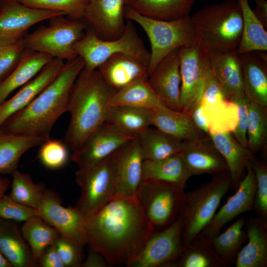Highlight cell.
<instances>
[{
    "label": "cell",
    "mask_w": 267,
    "mask_h": 267,
    "mask_svg": "<svg viewBox=\"0 0 267 267\" xmlns=\"http://www.w3.org/2000/svg\"><path fill=\"white\" fill-rule=\"evenodd\" d=\"M65 62L53 58L11 98L0 104V127L10 117L31 103L58 75Z\"/></svg>",
    "instance_id": "cell-21"
},
{
    "label": "cell",
    "mask_w": 267,
    "mask_h": 267,
    "mask_svg": "<svg viewBox=\"0 0 267 267\" xmlns=\"http://www.w3.org/2000/svg\"><path fill=\"white\" fill-rule=\"evenodd\" d=\"M192 176L180 155L178 154L158 160H144L142 180H159L186 187Z\"/></svg>",
    "instance_id": "cell-34"
},
{
    "label": "cell",
    "mask_w": 267,
    "mask_h": 267,
    "mask_svg": "<svg viewBox=\"0 0 267 267\" xmlns=\"http://www.w3.org/2000/svg\"><path fill=\"white\" fill-rule=\"evenodd\" d=\"M109 265L105 258L98 252L89 247L86 260L81 267H107Z\"/></svg>",
    "instance_id": "cell-52"
},
{
    "label": "cell",
    "mask_w": 267,
    "mask_h": 267,
    "mask_svg": "<svg viewBox=\"0 0 267 267\" xmlns=\"http://www.w3.org/2000/svg\"><path fill=\"white\" fill-rule=\"evenodd\" d=\"M190 115L195 125L204 133L209 134V123L202 113L200 104L194 109Z\"/></svg>",
    "instance_id": "cell-53"
},
{
    "label": "cell",
    "mask_w": 267,
    "mask_h": 267,
    "mask_svg": "<svg viewBox=\"0 0 267 267\" xmlns=\"http://www.w3.org/2000/svg\"><path fill=\"white\" fill-rule=\"evenodd\" d=\"M0 267H12L11 264L0 251Z\"/></svg>",
    "instance_id": "cell-56"
},
{
    "label": "cell",
    "mask_w": 267,
    "mask_h": 267,
    "mask_svg": "<svg viewBox=\"0 0 267 267\" xmlns=\"http://www.w3.org/2000/svg\"><path fill=\"white\" fill-rule=\"evenodd\" d=\"M28 6L60 11L72 20L83 19L89 0H17Z\"/></svg>",
    "instance_id": "cell-42"
},
{
    "label": "cell",
    "mask_w": 267,
    "mask_h": 267,
    "mask_svg": "<svg viewBox=\"0 0 267 267\" xmlns=\"http://www.w3.org/2000/svg\"><path fill=\"white\" fill-rule=\"evenodd\" d=\"M38 216L54 227L60 234L82 246L87 244L85 218L74 207H65L53 191L45 190Z\"/></svg>",
    "instance_id": "cell-14"
},
{
    "label": "cell",
    "mask_w": 267,
    "mask_h": 267,
    "mask_svg": "<svg viewBox=\"0 0 267 267\" xmlns=\"http://www.w3.org/2000/svg\"><path fill=\"white\" fill-rule=\"evenodd\" d=\"M6 0H1L2 3H3V2H4V1H6Z\"/></svg>",
    "instance_id": "cell-58"
},
{
    "label": "cell",
    "mask_w": 267,
    "mask_h": 267,
    "mask_svg": "<svg viewBox=\"0 0 267 267\" xmlns=\"http://www.w3.org/2000/svg\"><path fill=\"white\" fill-rule=\"evenodd\" d=\"M209 53L197 43L178 49L181 111L189 115L200 104L212 72Z\"/></svg>",
    "instance_id": "cell-11"
},
{
    "label": "cell",
    "mask_w": 267,
    "mask_h": 267,
    "mask_svg": "<svg viewBox=\"0 0 267 267\" xmlns=\"http://www.w3.org/2000/svg\"><path fill=\"white\" fill-rule=\"evenodd\" d=\"M64 267H80L83 263V246L60 235L54 243Z\"/></svg>",
    "instance_id": "cell-49"
},
{
    "label": "cell",
    "mask_w": 267,
    "mask_h": 267,
    "mask_svg": "<svg viewBox=\"0 0 267 267\" xmlns=\"http://www.w3.org/2000/svg\"><path fill=\"white\" fill-rule=\"evenodd\" d=\"M23 39L0 42V82L13 71L18 63L25 49Z\"/></svg>",
    "instance_id": "cell-46"
},
{
    "label": "cell",
    "mask_w": 267,
    "mask_h": 267,
    "mask_svg": "<svg viewBox=\"0 0 267 267\" xmlns=\"http://www.w3.org/2000/svg\"><path fill=\"white\" fill-rule=\"evenodd\" d=\"M0 251L12 267H38L21 229L0 217Z\"/></svg>",
    "instance_id": "cell-29"
},
{
    "label": "cell",
    "mask_w": 267,
    "mask_h": 267,
    "mask_svg": "<svg viewBox=\"0 0 267 267\" xmlns=\"http://www.w3.org/2000/svg\"><path fill=\"white\" fill-rule=\"evenodd\" d=\"M45 140L35 135L13 134L0 127V174H11L17 169L22 155Z\"/></svg>",
    "instance_id": "cell-31"
},
{
    "label": "cell",
    "mask_w": 267,
    "mask_h": 267,
    "mask_svg": "<svg viewBox=\"0 0 267 267\" xmlns=\"http://www.w3.org/2000/svg\"><path fill=\"white\" fill-rule=\"evenodd\" d=\"M105 81L116 90L144 77H148V66L126 54L118 53L106 60L97 69Z\"/></svg>",
    "instance_id": "cell-23"
},
{
    "label": "cell",
    "mask_w": 267,
    "mask_h": 267,
    "mask_svg": "<svg viewBox=\"0 0 267 267\" xmlns=\"http://www.w3.org/2000/svg\"><path fill=\"white\" fill-rule=\"evenodd\" d=\"M118 155L116 182L112 199L134 197L142 181L144 161L136 138L118 149Z\"/></svg>",
    "instance_id": "cell-18"
},
{
    "label": "cell",
    "mask_w": 267,
    "mask_h": 267,
    "mask_svg": "<svg viewBox=\"0 0 267 267\" xmlns=\"http://www.w3.org/2000/svg\"><path fill=\"white\" fill-rule=\"evenodd\" d=\"M244 92L247 98L267 108V61L256 51L239 54Z\"/></svg>",
    "instance_id": "cell-26"
},
{
    "label": "cell",
    "mask_w": 267,
    "mask_h": 267,
    "mask_svg": "<svg viewBox=\"0 0 267 267\" xmlns=\"http://www.w3.org/2000/svg\"><path fill=\"white\" fill-rule=\"evenodd\" d=\"M53 59L46 54L25 48L16 66L0 82V104L12 91L36 77Z\"/></svg>",
    "instance_id": "cell-28"
},
{
    "label": "cell",
    "mask_w": 267,
    "mask_h": 267,
    "mask_svg": "<svg viewBox=\"0 0 267 267\" xmlns=\"http://www.w3.org/2000/svg\"><path fill=\"white\" fill-rule=\"evenodd\" d=\"M21 231L37 263L44 250L53 244L60 235L54 227L39 216L24 222Z\"/></svg>",
    "instance_id": "cell-38"
},
{
    "label": "cell",
    "mask_w": 267,
    "mask_h": 267,
    "mask_svg": "<svg viewBox=\"0 0 267 267\" xmlns=\"http://www.w3.org/2000/svg\"><path fill=\"white\" fill-rule=\"evenodd\" d=\"M134 138L105 121L72 152L70 158L79 168L89 167L106 159Z\"/></svg>",
    "instance_id": "cell-13"
},
{
    "label": "cell",
    "mask_w": 267,
    "mask_h": 267,
    "mask_svg": "<svg viewBox=\"0 0 267 267\" xmlns=\"http://www.w3.org/2000/svg\"><path fill=\"white\" fill-rule=\"evenodd\" d=\"M245 221L242 216L224 232L211 237L216 253L228 267L235 263L238 252L247 239L246 231L243 229Z\"/></svg>",
    "instance_id": "cell-39"
},
{
    "label": "cell",
    "mask_w": 267,
    "mask_h": 267,
    "mask_svg": "<svg viewBox=\"0 0 267 267\" xmlns=\"http://www.w3.org/2000/svg\"><path fill=\"white\" fill-rule=\"evenodd\" d=\"M248 148L253 153L265 150L267 140V108L248 99Z\"/></svg>",
    "instance_id": "cell-41"
},
{
    "label": "cell",
    "mask_w": 267,
    "mask_h": 267,
    "mask_svg": "<svg viewBox=\"0 0 267 267\" xmlns=\"http://www.w3.org/2000/svg\"><path fill=\"white\" fill-rule=\"evenodd\" d=\"M245 176L225 204L216 213L208 224L201 232L213 237L221 231L222 228L236 217L254 209L256 191V179L249 161L246 165Z\"/></svg>",
    "instance_id": "cell-17"
},
{
    "label": "cell",
    "mask_w": 267,
    "mask_h": 267,
    "mask_svg": "<svg viewBox=\"0 0 267 267\" xmlns=\"http://www.w3.org/2000/svg\"><path fill=\"white\" fill-rule=\"evenodd\" d=\"M87 244L109 266L131 267L154 231L136 196L113 199L85 219Z\"/></svg>",
    "instance_id": "cell-1"
},
{
    "label": "cell",
    "mask_w": 267,
    "mask_h": 267,
    "mask_svg": "<svg viewBox=\"0 0 267 267\" xmlns=\"http://www.w3.org/2000/svg\"><path fill=\"white\" fill-rule=\"evenodd\" d=\"M230 101L234 102L237 107V124L231 133L241 145L248 148L247 129L248 119V99L244 94L233 98Z\"/></svg>",
    "instance_id": "cell-50"
},
{
    "label": "cell",
    "mask_w": 267,
    "mask_h": 267,
    "mask_svg": "<svg viewBox=\"0 0 267 267\" xmlns=\"http://www.w3.org/2000/svg\"><path fill=\"white\" fill-rule=\"evenodd\" d=\"M195 0H125V5L142 16L171 20L189 16Z\"/></svg>",
    "instance_id": "cell-33"
},
{
    "label": "cell",
    "mask_w": 267,
    "mask_h": 267,
    "mask_svg": "<svg viewBox=\"0 0 267 267\" xmlns=\"http://www.w3.org/2000/svg\"><path fill=\"white\" fill-rule=\"evenodd\" d=\"M84 62L77 56L66 61L58 75L27 106L10 117L1 126L16 134L50 138L52 128L67 112L69 95Z\"/></svg>",
    "instance_id": "cell-2"
},
{
    "label": "cell",
    "mask_w": 267,
    "mask_h": 267,
    "mask_svg": "<svg viewBox=\"0 0 267 267\" xmlns=\"http://www.w3.org/2000/svg\"><path fill=\"white\" fill-rule=\"evenodd\" d=\"M37 264L41 267H64L54 244L44 250Z\"/></svg>",
    "instance_id": "cell-51"
},
{
    "label": "cell",
    "mask_w": 267,
    "mask_h": 267,
    "mask_svg": "<svg viewBox=\"0 0 267 267\" xmlns=\"http://www.w3.org/2000/svg\"><path fill=\"white\" fill-rule=\"evenodd\" d=\"M185 246L180 214L170 225L153 232L131 267H165L179 256Z\"/></svg>",
    "instance_id": "cell-12"
},
{
    "label": "cell",
    "mask_w": 267,
    "mask_h": 267,
    "mask_svg": "<svg viewBox=\"0 0 267 267\" xmlns=\"http://www.w3.org/2000/svg\"><path fill=\"white\" fill-rule=\"evenodd\" d=\"M167 267H226L216 253L211 238L200 233Z\"/></svg>",
    "instance_id": "cell-30"
},
{
    "label": "cell",
    "mask_w": 267,
    "mask_h": 267,
    "mask_svg": "<svg viewBox=\"0 0 267 267\" xmlns=\"http://www.w3.org/2000/svg\"><path fill=\"white\" fill-rule=\"evenodd\" d=\"M38 216L37 210L24 205L4 194L0 198V217L7 220L25 222Z\"/></svg>",
    "instance_id": "cell-48"
},
{
    "label": "cell",
    "mask_w": 267,
    "mask_h": 267,
    "mask_svg": "<svg viewBox=\"0 0 267 267\" xmlns=\"http://www.w3.org/2000/svg\"><path fill=\"white\" fill-rule=\"evenodd\" d=\"M118 160L117 150L103 160L79 168L75 172L81 195L74 207L85 219L98 211L112 199L116 182Z\"/></svg>",
    "instance_id": "cell-8"
},
{
    "label": "cell",
    "mask_w": 267,
    "mask_h": 267,
    "mask_svg": "<svg viewBox=\"0 0 267 267\" xmlns=\"http://www.w3.org/2000/svg\"><path fill=\"white\" fill-rule=\"evenodd\" d=\"M125 17L138 24L148 37L151 45L148 76L170 52L180 47L197 43L189 15L175 20H161L142 16L126 6Z\"/></svg>",
    "instance_id": "cell-6"
},
{
    "label": "cell",
    "mask_w": 267,
    "mask_h": 267,
    "mask_svg": "<svg viewBox=\"0 0 267 267\" xmlns=\"http://www.w3.org/2000/svg\"><path fill=\"white\" fill-rule=\"evenodd\" d=\"M75 51L84 62V69L94 70L111 56L118 53L131 55L149 66L150 53L139 37L135 28L129 20L123 34L112 40H104L97 36L88 27L84 35L76 43Z\"/></svg>",
    "instance_id": "cell-7"
},
{
    "label": "cell",
    "mask_w": 267,
    "mask_h": 267,
    "mask_svg": "<svg viewBox=\"0 0 267 267\" xmlns=\"http://www.w3.org/2000/svg\"><path fill=\"white\" fill-rule=\"evenodd\" d=\"M64 15L62 12L35 8L17 0H7L0 8V42L21 39L33 25Z\"/></svg>",
    "instance_id": "cell-15"
},
{
    "label": "cell",
    "mask_w": 267,
    "mask_h": 267,
    "mask_svg": "<svg viewBox=\"0 0 267 267\" xmlns=\"http://www.w3.org/2000/svg\"><path fill=\"white\" fill-rule=\"evenodd\" d=\"M10 180L5 178H0V198L5 194L9 187Z\"/></svg>",
    "instance_id": "cell-55"
},
{
    "label": "cell",
    "mask_w": 267,
    "mask_h": 267,
    "mask_svg": "<svg viewBox=\"0 0 267 267\" xmlns=\"http://www.w3.org/2000/svg\"><path fill=\"white\" fill-rule=\"evenodd\" d=\"M237 122V107L228 100L215 114L209 124V134L230 132L234 129Z\"/></svg>",
    "instance_id": "cell-47"
},
{
    "label": "cell",
    "mask_w": 267,
    "mask_h": 267,
    "mask_svg": "<svg viewBox=\"0 0 267 267\" xmlns=\"http://www.w3.org/2000/svg\"><path fill=\"white\" fill-rule=\"evenodd\" d=\"M144 160L163 159L179 154L183 141L177 140L157 128H148L136 137Z\"/></svg>",
    "instance_id": "cell-36"
},
{
    "label": "cell",
    "mask_w": 267,
    "mask_h": 267,
    "mask_svg": "<svg viewBox=\"0 0 267 267\" xmlns=\"http://www.w3.org/2000/svg\"><path fill=\"white\" fill-rule=\"evenodd\" d=\"M178 48L167 54L148 76V82L165 106L181 111Z\"/></svg>",
    "instance_id": "cell-19"
},
{
    "label": "cell",
    "mask_w": 267,
    "mask_h": 267,
    "mask_svg": "<svg viewBox=\"0 0 267 267\" xmlns=\"http://www.w3.org/2000/svg\"><path fill=\"white\" fill-rule=\"evenodd\" d=\"M256 7L253 10L254 14L267 30V1L266 0H255Z\"/></svg>",
    "instance_id": "cell-54"
},
{
    "label": "cell",
    "mask_w": 267,
    "mask_h": 267,
    "mask_svg": "<svg viewBox=\"0 0 267 267\" xmlns=\"http://www.w3.org/2000/svg\"><path fill=\"white\" fill-rule=\"evenodd\" d=\"M152 125L181 141H191L208 135L195 125L189 114L166 106L153 109Z\"/></svg>",
    "instance_id": "cell-27"
},
{
    "label": "cell",
    "mask_w": 267,
    "mask_h": 267,
    "mask_svg": "<svg viewBox=\"0 0 267 267\" xmlns=\"http://www.w3.org/2000/svg\"><path fill=\"white\" fill-rule=\"evenodd\" d=\"M228 100L212 72L200 103L202 113L208 123L216 112Z\"/></svg>",
    "instance_id": "cell-45"
},
{
    "label": "cell",
    "mask_w": 267,
    "mask_h": 267,
    "mask_svg": "<svg viewBox=\"0 0 267 267\" xmlns=\"http://www.w3.org/2000/svg\"><path fill=\"white\" fill-rule=\"evenodd\" d=\"M125 0H89L83 19L98 37L112 40L123 34Z\"/></svg>",
    "instance_id": "cell-16"
},
{
    "label": "cell",
    "mask_w": 267,
    "mask_h": 267,
    "mask_svg": "<svg viewBox=\"0 0 267 267\" xmlns=\"http://www.w3.org/2000/svg\"><path fill=\"white\" fill-rule=\"evenodd\" d=\"M153 109L127 106L109 107L105 121L135 137L152 125Z\"/></svg>",
    "instance_id": "cell-35"
},
{
    "label": "cell",
    "mask_w": 267,
    "mask_h": 267,
    "mask_svg": "<svg viewBox=\"0 0 267 267\" xmlns=\"http://www.w3.org/2000/svg\"><path fill=\"white\" fill-rule=\"evenodd\" d=\"M256 179L254 209L257 217L267 221V166L253 155L249 160Z\"/></svg>",
    "instance_id": "cell-44"
},
{
    "label": "cell",
    "mask_w": 267,
    "mask_h": 267,
    "mask_svg": "<svg viewBox=\"0 0 267 267\" xmlns=\"http://www.w3.org/2000/svg\"><path fill=\"white\" fill-rule=\"evenodd\" d=\"M209 135L226 163L231 178L230 189L235 191L245 176L247 164L254 154L241 145L230 132Z\"/></svg>",
    "instance_id": "cell-25"
},
{
    "label": "cell",
    "mask_w": 267,
    "mask_h": 267,
    "mask_svg": "<svg viewBox=\"0 0 267 267\" xmlns=\"http://www.w3.org/2000/svg\"><path fill=\"white\" fill-rule=\"evenodd\" d=\"M127 106L155 109L166 106L151 87L147 77L139 78L116 90L108 106Z\"/></svg>",
    "instance_id": "cell-32"
},
{
    "label": "cell",
    "mask_w": 267,
    "mask_h": 267,
    "mask_svg": "<svg viewBox=\"0 0 267 267\" xmlns=\"http://www.w3.org/2000/svg\"><path fill=\"white\" fill-rule=\"evenodd\" d=\"M69 148L63 140H45L41 145L38 158L46 168L56 170L64 167L69 159Z\"/></svg>",
    "instance_id": "cell-43"
},
{
    "label": "cell",
    "mask_w": 267,
    "mask_h": 267,
    "mask_svg": "<svg viewBox=\"0 0 267 267\" xmlns=\"http://www.w3.org/2000/svg\"><path fill=\"white\" fill-rule=\"evenodd\" d=\"M180 154L192 176L218 174L228 170L226 163L209 134L183 141Z\"/></svg>",
    "instance_id": "cell-20"
},
{
    "label": "cell",
    "mask_w": 267,
    "mask_h": 267,
    "mask_svg": "<svg viewBox=\"0 0 267 267\" xmlns=\"http://www.w3.org/2000/svg\"><path fill=\"white\" fill-rule=\"evenodd\" d=\"M212 72L226 98L244 95L242 67L237 49L209 53Z\"/></svg>",
    "instance_id": "cell-22"
},
{
    "label": "cell",
    "mask_w": 267,
    "mask_h": 267,
    "mask_svg": "<svg viewBox=\"0 0 267 267\" xmlns=\"http://www.w3.org/2000/svg\"><path fill=\"white\" fill-rule=\"evenodd\" d=\"M230 185V176L226 171L214 175L208 182L185 193L180 213L184 245L189 243L211 221Z\"/></svg>",
    "instance_id": "cell-5"
},
{
    "label": "cell",
    "mask_w": 267,
    "mask_h": 267,
    "mask_svg": "<svg viewBox=\"0 0 267 267\" xmlns=\"http://www.w3.org/2000/svg\"><path fill=\"white\" fill-rule=\"evenodd\" d=\"M245 225L248 241L236 256V267H267V221L250 218Z\"/></svg>",
    "instance_id": "cell-24"
},
{
    "label": "cell",
    "mask_w": 267,
    "mask_h": 267,
    "mask_svg": "<svg viewBox=\"0 0 267 267\" xmlns=\"http://www.w3.org/2000/svg\"><path fill=\"white\" fill-rule=\"evenodd\" d=\"M242 13L243 29L237 49L239 54L255 50H267V32L251 9L248 0H236Z\"/></svg>",
    "instance_id": "cell-37"
},
{
    "label": "cell",
    "mask_w": 267,
    "mask_h": 267,
    "mask_svg": "<svg viewBox=\"0 0 267 267\" xmlns=\"http://www.w3.org/2000/svg\"><path fill=\"white\" fill-rule=\"evenodd\" d=\"M116 91L97 69L80 72L69 97L67 112L71 119L63 139L72 152L105 121L109 101Z\"/></svg>",
    "instance_id": "cell-3"
},
{
    "label": "cell",
    "mask_w": 267,
    "mask_h": 267,
    "mask_svg": "<svg viewBox=\"0 0 267 267\" xmlns=\"http://www.w3.org/2000/svg\"><path fill=\"white\" fill-rule=\"evenodd\" d=\"M11 175L12 179L8 196L16 202L38 210L45 190L44 184L34 182L29 174L20 172L17 169Z\"/></svg>",
    "instance_id": "cell-40"
},
{
    "label": "cell",
    "mask_w": 267,
    "mask_h": 267,
    "mask_svg": "<svg viewBox=\"0 0 267 267\" xmlns=\"http://www.w3.org/2000/svg\"><path fill=\"white\" fill-rule=\"evenodd\" d=\"M184 188L166 181H141L135 196L154 230L167 227L178 218L183 205Z\"/></svg>",
    "instance_id": "cell-10"
},
{
    "label": "cell",
    "mask_w": 267,
    "mask_h": 267,
    "mask_svg": "<svg viewBox=\"0 0 267 267\" xmlns=\"http://www.w3.org/2000/svg\"><path fill=\"white\" fill-rule=\"evenodd\" d=\"M63 16L49 19L48 25L39 28L23 38L25 48L64 61L76 58L78 56L74 46L89 26L84 19L72 20Z\"/></svg>",
    "instance_id": "cell-9"
},
{
    "label": "cell",
    "mask_w": 267,
    "mask_h": 267,
    "mask_svg": "<svg viewBox=\"0 0 267 267\" xmlns=\"http://www.w3.org/2000/svg\"><path fill=\"white\" fill-rule=\"evenodd\" d=\"M2 3L1 0H0V7H1V5H2Z\"/></svg>",
    "instance_id": "cell-57"
},
{
    "label": "cell",
    "mask_w": 267,
    "mask_h": 267,
    "mask_svg": "<svg viewBox=\"0 0 267 267\" xmlns=\"http://www.w3.org/2000/svg\"><path fill=\"white\" fill-rule=\"evenodd\" d=\"M190 17L197 43L209 52L238 49L243 23L240 7L236 0L206 5Z\"/></svg>",
    "instance_id": "cell-4"
}]
</instances>
